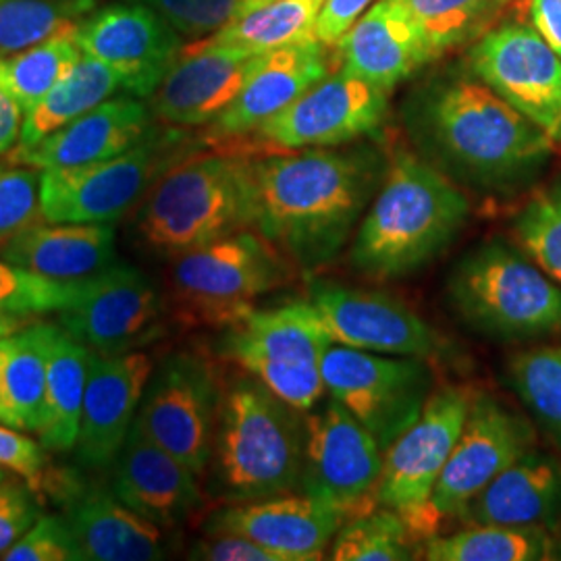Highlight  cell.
Segmentation results:
<instances>
[{
	"label": "cell",
	"instance_id": "5",
	"mask_svg": "<svg viewBox=\"0 0 561 561\" xmlns=\"http://www.w3.org/2000/svg\"><path fill=\"white\" fill-rule=\"evenodd\" d=\"M252 375L222 389L213 449V489L225 502L300 491L306 419Z\"/></svg>",
	"mask_w": 561,
	"mask_h": 561
},
{
	"label": "cell",
	"instance_id": "50",
	"mask_svg": "<svg viewBox=\"0 0 561 561\" xmlns=\"http://www.w3.org/2000/svg\"><path fill=\"white\" fill-rule=\"evenodd\" d=\"M526 7L533 27L561 59V0H526Z\"/></svg>",
	"mask_w": 561,
	"mask_h": 561
},
{
	"label": "cell",
	"instance_id": "2",
	"mask_svg": "<svg viewBox=\"0 0 561 561\" xmlns=\"http://www.w3.org/2000/svg\"><path fill=\"white\" fill-rule=\"evenodd\" d=\"M387 164L373 146L306 148L254 161L256 231L304 273L321 271L356 233Z\"/></svg>",
	"mask_w": 561,
	"mask_h": 561
},
{
	"label": "cell",
	"instance_id": "30",
	"mask_svg": "<svg viewBox=\"0 0 561 561\" xmlns=\"http://www.w3.org/2000/svg\"><path fill=\"white\" fill-rule=\"evenodd\" d=\"M92 352L57 324L46 382V405L38 437L46 451H73Z\"/></svg>",
	"mask_w": 561,
	"mask_h": 561
},
{
	"label": "cell",
	"instance_id": "26",
	"mask_svg": "<svg viewBox=\"0 0 561 561\" xmlns=\"http://www.w3.org/2000/svg\"><path fill=\"white\" fill-rule=\"evenodd\" d=\"M343 71L391 92L431 62L421 32L393 0L373 4L337 44Z\"/></svg>",
	"mask_w": 561,
	"mask_h": 561
},
{
	"label": "cell",
	"instance_id": "13",
	"mask_svg": "<svg viewBox=\"0 0 561 561\" xmlns=\"http://www.w3.org/2000/svg\"><path fill=\"white\" fill-rule=\"evenodd\" d=\"M57 314L60 327L99 356L138 352L161 335L159 289L127 262L78 280L73 300Z\"/></svg>",
	"mask_w": 561,
	"mask_h": 561
},
{
	"label": "cell",
	"instance_id": "54",
	"mask_svg": "<svg viewBox=\"0 0 561 561\" xmlns=\"http://www.w3.org/2000/svg\"><path fill=\"white\" fill-rule=\"evenodd\" d=\"M271 2H275V0H238L236 11H233V18H231V20H236V18H243V15H248V13L256 11V9H262V7L271 4Z\"/></svg>",
	"mask_w": 561,
	"mask_h": 561
},
{
	"label": "cell",
	"instance_id": "10",
	"mask_svg": "<svg viewBox=\"0 0 561 561\" xmlns=\"http://www.w3.org/2000/svg\"><path fill=\"white\" fill-rule=\"evenodd\" d=\"M329 396L360 422L382 451L421 416L433 393L424 358L362 352L333 343L321 360Z\"/></svg>",
	"mask_w": 561,
	"mask_h": 561
},
{
	"label": "cell",
	"instance_id": "16",
	"mask_svg": "<svg viewBox=\"0 0 561 561\" xmlns=\"http://www.w3.org/2000/svg\"><path fill=\"white\" fill-rule=\"evenodd\" d=\"M533 447L535 431L528 422L489 393L474 396L460 439L433 489L435 516L442 524L445 518L460 520L466 505Z\"/></svg>",
	"mask_w": 561,
	"mask_h": 561
},
{
	"label": "cell",
	"instance_id": "8",
	"mask_svg": "<svg viewBox=\"0 0 561 561\" xmlns=\"http://www.w3.org/2000/svg\"><path fill=\"white\" fill-rule=\"evenodd\" d=\"M171 279L187 319L229 327L291 279V266L256 229H245L181 254Z\"/></svg>",
	"mask_w": 561,
	"mask_h": 561
},
{
	"label": "cell",
	"instance_id": "15",
	"mask_svg": "<svg viewBox=\"0 0 561 561\" xmlns=\"http://www.w3.org/2000/svg\"><path fill=\"white\" fill-rule=\"evenodd\" d=\"M389 111V92L347 71L327 76L252 134L273 150L331 148L375 134Z\"/></svg>",
	"mask_w": 561,
	"mask_h": 561
},
{
	"label": "cell",
	"instance_id": "28",
	"mask_svg": "<svg viewBox=\"0 0 561 561\" xmlns=\"http://www.w3.org/2000/svg\"><path fill=\"white\" fill-rule=\"evenodd\" d=\"M333 345L314 308L306 300L277 308H252L231 322L221 340V356L245 366L250 362H314Z\"/></svg>",
	"mask_w": 561,
	"mask_h": 561
},
{
	"label": "cell",
	"instance_id": "11",
	"mask_svg": "<svg viewBox=\"0 0 561 561\" xmlns=\"http://www.w3.org/2000/svg\"><path fill=\"white\" fill-rule=\"evenodd\" d=\"M221 400L219 377L208 358L181 350L152 370L136 421L201 477L213 460Z\"/></svg>",
	"mask_w": 561,
	"mask_h": 561
},
{
	"label": "cell",
	"instance_id": "20",
	"mask_svg": "<svg viewBox=\"0 0 561 561\" xmlns=\"http://www.w3.org/2000/svg\"><path fill=\"white\" fill-rule=\"evenodd\" d=\"M262 55L201 38L181 50L180 59L152 94V115L175 127L210 125L236 101Z\"/></svg>",
	"mask_w": 561,
	"mask_h": 561
},
{
	"label": "cell",
	"instance_id": "57",
	"mask_svg": "<svg viewBox=\"0 0 561 561\" xmlns=\"http://www.w3.org/2000/svg\"><path fill=\"white\" fill-rule=\"evenodd\" d=\"M560 558H561V542H560Z\"/></svg>",
	"mask_w": 561,
	"mask_h": 561
},
{
	"label": "cell",
	"instance_id": "37",
	"mask_svg": "<svg viewBox=\"0 0 561 561\" xmlns=\"http://www.w3.org/2000/svg\"><path fill=\"white\" fill-rule=\"evenodd\" d=\"M96 0H0V57L73 32Z\"/></svg>",
	"mask_w": 561,
	"mask_h": 561
},
{
	"label": "cell",
	"instance_id": "1",
	"mask_svg": "<svg viewBox=\"0 0 561 561\" xmlns=\"http://www.w3.org/2000/svg\"><path fill=\"white\" fill-rule=\"evenodd\" d=\"M401 115L419 157L479 192L520 187L541 171L556 146L479 78L428 80L408 96Z\"/></svg>",
	"mask_w": 561,
	"mask_h": 561
},
{
	"label": "cell",
	"instance_id": "32",
	"mask_svg": "<svg viewBox=\"0 0 561 561\" xmlns=\"http://www.w3.org/2000/svg\"><path fill=\"white\" fill-rule=\"evenodd\" d=\"M57 324L30 322L7 337L4 356V387L21 433L41 431L46 405L48 362Z\"/></svg>",
	"mask_w": 561,
	"mask_h": 561
},
{
	"label": "cell",
	"instance_id": "34",
	"mask_svg": "<svg viewBox=\"0 0 561 561\" xmlns=\"http://www.w3.org/2000/svg\"><path fill=\"white\" fill-rule=\"evenodd\" d=\"M414 21L428 59L474 44L497 25L500 0H393Z\"/></svg>",
	"mask_w": 561,
	"mask_h": 561
},
{
	"label": "cell",
	"instance_id": "48",
	"mask_svg": "<svg viewBox=\"0 0 561 561\" xmlns=\"http://www.w3.org/2000/svg\"><path fill=\"white\" fill-rule=\"evenodd\" d=\"M190 560L204 561H283L261 542L231 533H206V539L190 549Z\"/></svg>",
	"mask_w": 561,
	"mask_h": 561
},
{
	"label": "cell",
	"instance_id": "21",
	"mask_svg": "<svg viewBox=\"0 0 561 561\" xmlns=\"http://www.w3.org/2000/svg\"><path fill=\"white\" fill-rule=\"evenodd\" d=\"M343 522L329 503L291 491L222 507L206 520L204 533L241 535L261 542L283 561H314L324 558Z\"/></svg>",
	"mask_w": 561,
	"mask_h": 561
},
{
	"label": "cell",
	"instance_id": "14",
	"mask_svg": "<svg viewBox=\"0 0 561 561\" xmlns=\"http://www.w3.org/2000/svg\"><path fill=\"white\" fill-rule=\"evenodd\" d=\"M468 69L503 101L561 141V59L520 21L489 30L468 53Z\"/></svg>",
	"mask_w": 561,
	"mask_h": 561
},
{
	"label": "cell",
	"instance_id": "53",
	"mask_svg": "<svg viewBox=\"0 0 561 561\" xmlns=\"http://www.w3.org/2000/svg\"><path fill=\"white\" fill-rule=\"evenodd\" d=\"M34 321V317H21V314H9V312H0V340L13 335L15 331H20L21 327L30 324Z\"/></svg>",
	"mask_w": 561,
	"mask_h": 561
},
{
	"label": "cell",
	"instance_id": "12",
	"mask_svg": "<svg viewBox=\"0 0 561 561\" xmlns=\"http://www.w3.org/2000/svg\"><path fill=\"white\" fill-rule=\"evenodd\" d=\"M379 442L340 401H327L306 416L300 491L335 507L343 520L375 507L382 474Z\"/></svg>",
	"mask_w": 561,
	"mask_h": 561
},
{
	"label": "cell",
	"instance_id": "25",
	"mask_svg": "<svg viewBox=\"0 0 561 561\" xmlns=\"http://www.w3.org/2000/svg\"><path fill=\"white\" fill-rule=\"evenodd\" d=\"M152 127V111L136 96H123L102 102L36 146H15L7 161L38 171L106 161L144 140Z\"/></svg>",
	"mask_w": 561,
	"mask_h": 561
},
{
	"label": "cell",
	"instance_id": "17",
	"mask_svg": "<svg viewBox=\"0 0 561 561\" xmlns=\"http://www.w3.org/2000/svg\"><path fill=\"white\" fill-rule=\"evenodd\" d=\"M73 38L85 57L115 69L123 92L136 99H152L183 50L180 34L159 13L131 0L92 11Z\"/></svg>",
	"mask_w": 561,
	"mask_h": 561
},
{
	"label": "cell",
	"instance_id": "51",
	"mask_svg": "<svg viewBox=\"0 0 561 561\" xmlns=\"http://www.w3.org/2000/svg\"><path fill=\"white\" fill-rule=\"evenodd\" d=\"M23 108L4 88H0V157L9 154L20 144Z\"/></svg>",
	"mask_w": 561,
	"mask_h": 561
},
{
	"label": "cell",
	"instance_id": "38",
	"mask_svg": "<svg viewBox=\"0 0 561 561\" xmlns=\"http://www.w3.org/2000/svg\"><path fill=\"white\" fill-rule=\"evenodd\" d=\"M414 535L398 512L375 507L362 516L341 524L331 542V560L335 561H408L414 560Z\"/></svg>",
	"mask_w": 561,
	"mask_h": 561
},
{
	"label": "cell",
	"instance_id": "6",
	"mask_svg": "<svg viewBox=\"0 0 561 561\" xmlns=\"http://www.w3.org/2000/svg\"><path fill=\"white\" fill-rule=\"evenodd\" d=\"M198 148L201 140L190 131L164 123L113 159L42 171V221L113 225L136 208L169 169L198 154Z\"/></svg>",
	"mask_w": 561,
	"mask_h": 561
},
{
	"label": "cell",
	"instance_id": "24",
	"mask_svg": "<svg viewBox=\"0 0 561 561\" xmlns=\"http://www.w3.org/2000/svg\"><path fill=\"white\" fill-rule=\"evenodd\" d=\"M115 495L159 528H175L202 505L198 474L146 435L134 421L113 461Z\"/></svg>",
	"mask_w": 561,
	"mask_h": 561
},
{
	"label": "cell",
	"instance_id": "44",
	"mask_svg": "<svg viewBox=\"0 0 561 561\" xmlns=\"http://www.w3.org/2000/svg\"><path fill=\"white\" fill-rule=\"evenodd\" d=\"M159 13L180 36L201 41L233 18L238 0H131Z\"/></svg>",
	"mask_w": 561,
	"mask_h": 561
},
{
	"label": "cell",
	"instance_id": "4",
	"mask_svg": "<svg viewBox=\"0 0 561 561\" xmlns=\"http://www.w3.org/2000/svg\"><path fill=\"white\" fill-rule=\"evenodd\" d=\"M254 159L238 152L192 154L169 169L138 204L136 233L154 254L180 259L245 229H256Z\"/></svg>",
	"mask_w": 561,
	"mask_h": 561
},
{
	"label": "cell",
	"instance_id": "22",
	"mask_svg": "<svg viewBox=\"0 0 561 561\" xmlns=\"http://www.w3.org/2000/svg\"><path fill=\"white\" fill-rule=\"evenodd\" d=\"M314 36L264 53L236 101L208 125L206 138L233 141L252 136L264 121L275 117L310 88L335 71L340 55H331Z\"/></svg>",
	"mask_w": 561,
	"mask_h": 561
},
{
	"label": "cell",
	"instance_id": "19",
	"mask_svg": "<svg viewBox=\"0 0 561 561\" xmlns=\"http://www.w3.org/2000/svg\"><path fill=\"white\" fill-rule=\"evenodd\" d=\"M62 507V520L81 561H154L164 558L161 528L127 507L99 482L78 472H50L46 489Z\"/></svg>",
	"mask_w": 561,
	"mask_h": 561
},
{
	"label": "cell",
	"instance_id": "33",
	"mask_svg": "<svg viewBox=\"0 0 561 561\" xmlns=\"http://www.w3.org/2000/svg\"><path fill=\"white\" fill-rule=\"evenodd\" d=\"M422 553L431 561H541L553 558V542L547 526L468 524L431 537Z\"/></svg>",
	"mask_w": 561,
	"mask_h": 561
},
{
	"label": "cell",
	"instance_id": "43",
	"mask_svg": "<svg viewBox=\"0 0 561 561\" xmlns=\"http://www.w3.org/2000/svg\"><path fill=\"white\" fill-rule=\"evenodd\" d=\"M241 370L300 412H312L327 391L321 364L314 362H250Z\"/></svg>",
	"mask_w": 561,
	"mask_h": 561
},
{
	"label": "cell",
	"instance_id": "39",
	"mask_svg": "<svg viewBox=\"0 0 561 561\" xmlns=\"http://www.w3.org/2000/svg\"><path fill=\"white\" fill-rule=\"evenodd\" d=\"M514 391L561 447V345H542L516 354L507 364Z\"/></svg>",
	"mask_w": 561,
	"mask_h": 561
},
{
	"label": "cell",
	"instance_id": "56",
	"mask_svg": "<svg viewBox=\"0 0 561 561\" xmlns=\"http://www.w3.org/2000/svg\"><path fill=\"white\" fill-rule=\"evenodd\" d=\"M2 479H7V470L0 466V481H2Z\"/></svg>",
	"mask_w": 561,
	"mask_h": 561
},
{
	"label": "cell",
	"instance_id": "27",
	"mask_svg": "<svg viewBox=\"0 0 561 561\" xmlns=\"http://www.w3.org/2000/svg\"><path fill=\"white\" fill-rule=\"evenodd\" d=\"M0 261L46 279H85L115 262V229L108 222H34L0 248Z\"/></svg>",
	"mask_w": 561,
	"mask_h": 561
},
{
	"label": "cell",
	"instance_id": "23",
	"mask_svg": "<svg viewBox=\"0 0 561 561\" xmlns=\"http://www.w3.org/2000/svg\"><path fill=\"white\" fill-rule=\"evenodd\" d=\"M150 377L152 360L140 350L119 356L92 354L73 447L80 466L94 470L113 466L138 416Z\"/></svg>",
	"mask_w": 561,
	"mask_h": 561
},
{
	"label": "cell",
	"instance_id": "3",
	"mask_svg": "<svg viewBox=\"0 0 561 561\" xmlns=\"http://www.w3.org/2000/svg\"><path fill=\"white\" fill-rule=\"evenodd\" d=\"M470 204L458 183L398 148L350 245V264L375 283L405 279L445 252L466 225Z\"/></svg>",
	"mask_w": 561,
	"mask_h": 561
},
{
	"label": "cell",
	"instance_id": "42",
	"mask_svg": "<svg viewBox=\"0 0 561 561\" xmlns=\"http://www.w3.org/2000/svg\"><path fill=\"white\" fill-rule=\"evenodd\" d=\"M41 173L9 161L0 164V248L41 221Z\"/></svg>",
	"mask_w": 561,
	"mask_h": 561
},
{
	"label": "cell",
	"instance_id": "45",
	"mask_svg": "<svg viewBox=\"0 0 561 561\" xmlns=\"http://www.w3.org/2000/svg\"><path fill=\"white\" fill-rule=\"evenodd\" d=\"M2 561H81L62 516H44L15 542Z\"/></svg>",
	"mask_w": 561,
	"mask_h": 561
},
{
	"label": "cell",
	"instance_id": "35",
	"mask_svg": "<svg viewBox=\"0 0 561 561\" xmlns=\"http://www.w3.org/2000/svg\"><path fill=\"white\" fill-rule=\"evenodd\" d=\"M324 0H275L243 18L225 23L206 41L264 55L310 38Z\"/></svg>",
	"mask_w": 561,
	"mask_h": 561
},
{
	"label": "cell",
	"instance_id": "29",
	"mask_svg": "<svg viewBox=\"0 0 561 561\" xmlns=\"http://www.w3.org/2000/svg\"><path fill=\"white\" fill-rule=\"evenodd\" d=\"M561 512V466L528 451L466 505V524L545 526Z\"/></svg>",
	"mask_w": 561,
	"mask_h": 561
},
{
	"label": "cell",
	"instance_id": "36",
	"mask_svg": "<svg viewBox=\"0 0 561 561\" xmlns=\"http://www.w3.org/2000/svg\"><path fill=\"white\" fill-rule=\"evenodd\" d=\"M73 32L0 57V88L20 102L23 113L32 111L83 59Z\"/></svg>",
	"mask_w": 561,
	"mask_h": 561
},
{
	"label": "cell",
	"instance_id": "52",
	"mask_svg": "<svg viewBox=\"0 0 561 561\" xmlns=\"http://www.w3.org/2000/svg\"><path fill=\"white\" fill-rule=\"evenodd\" d=\"M4 356H7V337L0 340V424L15 428V419H13L9 398H7V387H4Z\"/></svg>",
	"mask_w": 561,
	"mask_h": 561
},
{
	"label": "cell",
	"instance_id": "9",
	"mask_svg": "<svg viewBox=\"0 0 561 561\" xmlns=\"http://www.w3.org/2000/svg\"><path fill=\"white\" fill-rule=\"evenodd\" d=\"M470 401L472 396L461 387L433 389L421 416L385 449L377 502L398 512L416 541L439 535L442 522L431 497L460 439Z\"/></svg>",
	"mask_w": 561,
	"mask_h": 561
},
{
	"label": "cell",
	"instance_id": "46",
	"mask_svg": "<svg viewBox=\"0 0 561 561\" xmlns=\"http://www.w3.org/2000/svg\"><path fill=\"white\" fill-rule=\"evenodd\" d=\"M34 489L20 477L0 481V558L41 518Z\"/></svg>",
	"mask_w": 561,
	"mask_h": 561
},
{
	"label": "cell",
	"instance_id": "18",
	"mask_svg": "<svg viewBox=\"0 0 561 561\" xmlns=\"http://www.w3.org/2000/svg\"><path fill=\"white\" fill-rule=\"evenodd\" d=\"M306 301L333 343L362 352L431 358L442 350L433 327L400 300L331 280H312Z\"/></svg>",
	"mask_w": 561,
	"mask_h": 561
},
{
	"label": "cell",
	"instance_id": "47",
	"mask_svg": "<svg viewBox=\"0 0 561 561\" xmlns=\"http://www.w3.org/2000/svg\"><path fill=\"white\" fill-rule=\"evenodd\" d=\"M0 466L27 482L36 495L46 489V449L7 424H0Z\"/></svg>",
	"mask_w": 561,
	"mask_h": 561
},
{
	"label": "cell",
	"instance_id": "41",
	"mask_svg": "<svg viewBox=\"0 0 561 561\" xmlns=\"http://www.w3.org/2000/svg\"><path fill=\"white\" fill-rule=\"evenodd\" d=\"M78 291V280L46 279L0 261V312L41 317L60 312Z\"/></svg>",
	"mask_w": 561,
	"mask_h": 561
},
{
	"label": "cell",
	"instance_id": "40",
	"mask_svg": "<svg viewBox=\"0 0 561 561\" xmlns=\"http://www.w3.org/2000/svg\"><path fill=\"white\" fill-rule=\"evenodd\" d=\"M512 231L526 256L561 287V181L526 202Z\"/></svg>",
	"mask_w": 561,
	"mask_h": 561
},
{
	"label": "cell",
	"instance_id": "7",
	"mask_svg": "<svg viewBox=\"0 0 561 561\" xmlns=\"http://www.w3.org/2000/svg\"><path fill=\"white\" fill-rule=\"evenodd\" d=\"M447 294L463 321L500 340L561 331L560 285L500 241L463 256L449 277Z\"/></svg>",
	"mask_w": 561,
	"mask_h": 561
},
{
	"label": "cell",
	"instance_id": "31",
	"mask_svg": "<svg viewBox=\"0 0 561 561\" xmlns=\"http://www.w3.org/2000/svg\"><path fill=\"white\" fill-rule=\"evenodd\" d=\"M119 90H123V80L115 69L83 55L71 73L62 78L32 111L25 113L18 146H36L67 123L108 101Z\"/></svg>",
	"mask_w": 561,
	"mask_h": 561
},
{
	"label": "cell",
	"instance_id": "49",
	"mask_svg": "<svg viewBox=\"0 0 561 561\" xmlns=\"http://www.w3.org/2000/svg\"><path fill=\"white\" fill-rule=\"evenodd\" d=\"M377 0H324L321 13L314 21L312 36L327 46H337L347 30L360 20L362 15Z\"/></svg>",
	"mask_w": 561,
	"mask_h": 561
},
{
	"label": "cell",
	"instance_id": "55",
	"mask_svg": "<svg viewBox=\"0 0 561 561\" xmlns=\"http://www.w3.org/2000/svg\"><path fill=\"white\" fill-rule=\"evenodd\" d=\"M503 7H507V4H516V2H520V0H500Z\"/></svg>",
	"mask_w": 561,
	"mask_h": 561
}]
</instances>
